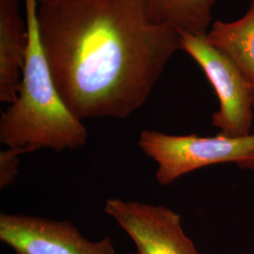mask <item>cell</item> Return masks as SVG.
Segmentation results:
<instances>
[{"label": "cell", "instance_id": "cell-3", "mask_svg": "<svg viewBox=\"0 0 254 254\" xmlns=\"http://www.w3.org/2000/svg\"><path fill=\"white\" fill-rule=\"evenodd\" d=\"M137 144L157 164L155 177L162 186L216 164H236L254 171V129L240 136L221 133L213 136H174L146 129L140 133Z\"/></svg>", "mask_w": 254, "mask_h": 254}, {"label": "cell", "instance_id": "cell-6", "mask_svg": "<svg viewBox=\"0 0 254 254\" xmlns=\"http://www.w3.org/2000/svg\"><path fill=\"white\" fill-rule=\"evenodd\" d=\"M104 212L133 240L136 254H200L185 234L180 215L172 209L109 198Z\"/></svg>", "mask_w": 254, "mask_h": 254}, {"label": "cell", "instance_id": "cell-9", "mask_svg": "<svg viewBox=\"0 0 254 254\" xmlns=\"http://www.w3.org/2000/svg\"><path fill=\"white\" fill-rule=\"evenodd\" d=\"M149 20L168 24L179 31L205 35L217 0H140Z\"/></svg>", "mask_w": 254, "mask_h": 254}, {"label": "cell", "instance_id": "cell-11", "mask_svg": "<svg viewBox=\"0 0 254 254\" xmlns=\"http://www.w3.org/2000/svg\"><path fill=\"white\" fill-rule=\"evenodd\" d=\"M37 1H38V2H40V3H41V2H43V1H45V0H37Z\"/></svg>", "mask_w": 254, "mask_h": 254}, {"label": "cell", "instance_id": "cell-1", "mask_svg": "<svg viewBox=\"0 0 254 254\" xmlns=\"http://www.w3.org/2000/svg\"><path fill=\"white\" fill-rule=\"evenodd\" d=\"M37 20L55 86L80 121L132 115L182 49L180 31L151 22L140 0H45Z\"/></svg>", "mask_w": 254, "mask_h": 254}, {"label": "cell", "instance_id": "cell-2", "mask_svg": "<svg viewBox=\"0 0 254 254\" xmlns=\"http://www.w3.org/2000/svg\"><path fill=\"white\" fill-rule=\"evenodd\" d=\"M28 46L16 100L0 118V142L25 153L49 148L56 152L86 145L88 132L66 107L46 61L40 41L37 0H25Z\"/></svg>", "mask_w": 254, "mask_h": 254}, {"label": "cell", "instance_id": "cell-8", "mask_svg": "<svg viewBox=\"0 0 254 254\" xmlns=\"http://www.w3.org/2000/svg\"><path fill=\"white\" fill-rule=\"evenodd\" d=\"M205 38L236 64L254 87V0L243 17L228 23L214 22Z\"/></svg>", "mask_w": 254, "mask_h": 254}, {"label": "cell", "instance_id": "cell-7", "mask_svg": "<svg viewBox=\"0 0 254 254\" xmlns=\"http://www.w3.org/2000/svg\"><path fill=\"white\" fill-rule=\"evenodd\" d=\"M28 28L17 0H0V101L12 104L18 96L28 46Z\"/></svg>", "mask_w": 254, "mask_h": 254}, {"label": "cell", "instance_id": "cell-4", "mask_svg": "<svg viewBox=\"0 0 254 254\" xmlns=\"http://www.w3.org/2000/svg\"><path fill=\"white\" fill-rule=\"evenodd\" d=\"M182 50L200 65L218 95L213 125L219 133L245 136L253 131L254 87L227 56L211 46L205 35L181 32Z\"/></svg>", "mask_w": 254, "mask_h": 254}, {"label": "cell", "instance_id": "cell-10", "mask_svg": "<svg viewBox=\"0 0 254 254\" xmlns=\"http://www.w3.org/2000/svg\"><path fill=\"white\" fill-rule=\"evenodd\" d=\"M26 154L20 148H7L0 153V189L10 186L18 175L20 155Z\"/></svg>", "mask_w": 254, "mask_h": 254}, {"label": "cell", "instance_id": "cell-5", "mask_svg": "<svg viewBox=\"0 0 254 254\" xmlns=\"http://www.w3.org/2000/svg\"><path fill=\"white\" fill-rule=\"evenodd\" d=\"M0 239L15 254H120L112 239L91 241L67 220L0 214Z\"/></svg>", "mask_w": 254, "mask_h": 254}, {"label": "cell", "instance_id": "cell-12", "mask_svg": "<svg viewBox=\"0 0 254 254\" xmlns=\"http://www.w3.org/2000/svg\"></svg>", "mask_w": 254, "mask_h": 254}]
</instances>
